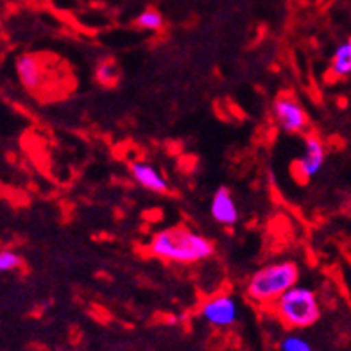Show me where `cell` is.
Returning <instances> with one entry per match:
<instances>
[{"label":"cell","mask_w":351,"mask_h":351,"mask_svg":"<svg viewBox=\"0 0 351 351\" xmlns=\"http://www.w3.org/2000/svg\"><path fill=\"white\" fill-rule=\"evenodd\" d=\"M149 251L162 260L176 263H195L210 258L213 244L206 237L183 226H172L158 231L149 244Z\"/></svg>","instance_id":"6da1fadb"},{"label":"cell","mask_w":351,"mask_h":351,"mask_svg":"<svg viewBox=\"0 0 351 351\" xmlns=\"http://www.w3.org/2000/svg\"><path fill=\"white\" fill-rule=\"evenodd\" d=\"M300 271L294 262L271 263L258 269L247 283V296L260 305L274 303L291 287L298 283Z\"/></svg>","instance_id":"7a4b0ae2"},{"label":"cell","mask_w":351,"mask_h":351,"mask_svg":"<svg viewBox=\"0 0 351 351\" xmlns=\"http://www.w3.org/2000/svg\"><path fill=\"white\" fill-rule=\"evenodd\" d=\"M278 319L289 328H308L321 317V306L314 291L294 285L273 303Z\"/></svg>","instance_id":"3957f363"},{"label":"cell","mask_w":351,"mask_h":351,"mask_svg":"<svg viewBox=\"0 0 351 351\" xmlns=\"http://www.w3.org/2000/svg\"><path fill=\"white\" fill-rule=\"evenodd\" d=\"M201 317L215 328H230L239 319V305L231 296H215L203 303L199 310Z\"/></svg>","instance_id":"277c9868"},{"label":"cell","mask_w":351,"mask_h":351,"mask_svg":"<svg viewBox=\"0 0 351 351\" xmlns=\"http://www.w3.org/2000/svg\"><path fill=\"white\" fill-rule=\"evenodd\" d=\"M273 113L278 124L287 133H303L308 125V115L300 102L292 97H278L273 104Z\"/></svg>","instance_id":"5b68a950"},{"label":"cell","mask_w":351,"mask_h":351,"mask_svg":"<svg viewBox=\"0 0 351 351\" xmlns=\"http://www.w3.org/2000/svg\"><path fill=\"white\" fill-rule=\"evenodd\" d=\"M324 158H326V151H324L323 142L315 134H308L305 138V153L294 163L292 171L298 180L305 183L321 171V167L324 165Z\"/></svg>","instance_id":"8992f818"},{"label":"cell","mask_w":351,"mask_h":351,"mask_svg":"<svg viewBox=\"0 0 351 351\" xmlns=\"http://www.w3.org/2000/svg\"><path fill=\"white\" fill-rule=\"evenodd\" d=\"M130 172L133 180L153 194H167L169 192V181L165 176L158 171L156 167L147 162H131Z\"/></svg>","instance_id":"52a82bcc"},{"label":"cell","mask_w":351,"mask_h":351,"mask_svg":"<svg viewBox=\"0 0 351 351\" xmlns=\"http://www.w3.org/2000/svg\"><path fill=\"white\" fill-rule=\"evenodd\" d=\"M212 217L222 226H235L239 222V208H237L235 199L231 195L230 189L221 186L212 199Z\"/></svg>","instance_id":"ba28073f"},{"label":"cell","mask_w":351,"mask_h":351,"mask_svg":"<svg viewBox=\"0 0 351 351\" xmlns=\"http://www.w3.org/2000/svg\"><path fill=\"white\" fill-rule=\"evenodd\" d=\"M16 74L20 83L29 92H34L43 83V65L34 54H22L16 60Z\"/></svg>","instance_id":"9c48e42d"},{"label":"cell","mask_w":351,"mask_h":351,"mask_svg":"<svg viewBox=\"0 0 351 351\" xmlns=\"http://www.w3.org/2000/svg\"><path fill=\"white\" fill-rule=\"evenodd\" d=\"M330 72L335 77H346L351 74V38H348L346 42L335 49L332 56V65H330Z\"/></svg>","instance_id":"30bf717a"},{"label":"cell","mask_w":351,"mask_h":351,"mask_svg":"<svg viewBox=\"0 0 351 351\" xmlns=\"http://www.w3.org/2000/svg\"><path fill=\"white\" fill-rule=\"evenodd\" d=\"M134 23L142 31H160L163 27V16L156 10H145L136 16Z\"/></svg>","instance_id":"8fae6325"},{"label":"cell","mask_w":351,"mask_h":351,"mask_svg":"<svg viewBox=\"0 0 351 351\" xmlns=\"http://www.w3.org/2000/svg\"><path fill=\"white\" fill-rule=\"evenodd\" d=\"M280 351H314V348L300 335H287L280 342Z\"/></svg>","instance_id":"7c38bea8"},{"label":"cell","mask_w":351,"mask_h":351,"mask_svg":"<svg viewBox=\"0 0 351 351\" xmlns=\"http://www.w3.org/2000/svg\"><path fill=\"white\" fill-rule=\"evenodd\" d=\"M22 265V256L14 251H0V273H10Z\"/></svg>","instance_id":"4fadbf2b"},{"label":"cell","mask_w":351,"mask_h":351,"mask_svg":"<svg viewBox=\"0 0 351 351\" xmlns=\"http://www.w3.org/2000/svg\"><path fill=\"white\" fill-rule=\"evenodd\" d=\"M117 77H119V69H117V65L111 60L102 61L101 65L97 66V79L102 84L113 83Z\"/></svg>","instance_id":"5bb4252c"}]
</instances>
